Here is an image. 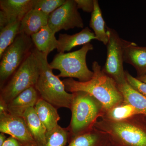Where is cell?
Here are the masks:
<instances>
[{
	"label": "cell",
	"mask_w": 146,
	"mask_h": 146,
	"mask_svg": "<svg viewBox=\"0 0 146 146\" xmlns=\"http://www.w3.org/2000/svg\"><path fill=\"white\" fill-rule=\"evenodd\" d=\"M7 138L5 134L3 133H0V146L3 145V144L5 143Z\"/></svg>",
	"instance_id": "31"
},
{
	"label": "cell",
	"mask_w": 146,
	"mask_h": 146,
	"mask_svg": "<svg viewBox=\"0 0 146 146\" xmlns=\"http://www.w3.org/2000/svg\"><path fill=\"white\" fill-rule=\"evenodd\" d=\"M75 0L65 3L49 16L48 26L54 33L61 30L83 28L84 24Z\"/></svg>",
	"instance_id": "9"
},
{
	"label": "cell",
	"mask_w": 146,
	"mask_h": 146,
	"mask_svg": "<svg viewBox=\"0 0 146 146\" xmlns=\"http://www.w3.org/2000/svg\"><path fill=\"white\" fill-rule=\"evenodd\" d=\"M40 98L39 93L35 86L30 87L7 104L8 113L13 116L23 117L28 109L35 107Z\"/></svg>",
	"instance_id": "12"
},
{
	"label": "cell",
	"mask_w": 146,
	"mask_h": 146,
	"mask_svg": "<svg viewBox=\"0 0 146 146\" xmlns=\"http://www.w3.org/2000/svg\"><path fill=\"white\" fill-rule=\"evenodd\" d=\"M94 9L91 13L89 27L94 31L96 39L107 45L108 37L106 31V26L104 21L98 1L94 0Z\"/></svg>",
	"instance_id": "21"
},
{
	"label": "cell",
	"mask_w": 146,
	"mask_h": 146,
	"mask_svg": "<svg viewBox=\"0 0 146 146\" xmlns=\"http://www.w3.org/2000/svg\"><path fill=\"white\" fill-rule=\"evenodd\" d=\"M69 137L70 133L67 128L58 125L46 131L45 146H66L69 143Z\"/></svg>",
	"instance_id": "24"
},
{
	"label": "cell",
	"mask_w": 146,
	"mask_h": 146,
	"mask_svg": "<svg viewBox=\"0 0 146 146\" xmlns=\"http://www.w3.org/2000/svg\"><path fill=\"white\" fill-rule=\"evenodd\" d=\"M0 132L12 136L23 146H37L22 117L8 112L0 114Z\"/></svg>",
	"instance_id": "10"
},
{
	"label": "cell",
	"mask_w": 146,
	"mask_h": 146,
	"mask_svg": "<svg viewBox=\"0 0 146 146\" xmlns=\"http://www.w3.org/2000/svg\"><path fill=\"white\" fill-rule=\"evenodd\" d=\"M55 35L48 25L31 37L35 48L40 52L48 55L54 49H57L58 46V41Z\"/></svg>",
	"instance_id": "19"
},
{
	"label": "cell",
	"mask_w": 146,
	"mask_h": 146,
	"mask_svg": "<svg viewBox=\"0 0 146 146\" xmlns=\"http://www.w3.org/2000/svg\"><path fill=\"white\" fill-rule=\"evenodd\" d=\"M118 86L123 97L124 102L131 105L140 115L146 117V97L133 89L127 82Z\"/></svg>",
	"instance_id": "20"
},
{
	"label": "cell",
	"mask_w": 146,
	"mask_h": 146,
	"mask_svg": "<svg viewBox=\"0 0 146 146\" xmlns=\"http://www.w3.org/2000/svg\"><path fill=\"white\" fill-rule=\"evenodd\" d=\"M21 21L11 23L0 30V58L5 50L14 42L19 34Z\"/></svg>",
	"instance_id": "23"
},
{
	"label": "cell",
	"mask_w": 146,
	"mask_h": 146,
	"mask_svg": "<svg viewBox=\"0 0 146 146\" xmlns=\"http://www.w3.org/2000/svg\"><path fill=\"white\" fill-rule=\"evenodd\" d=\"M33 0H1L0 8L9 24L21 21L33 7Z\"/></svg>",
	"instance_id": "13"
},
{
	"label": "cell",
	"mask_w": 146,
	"mask_h": 146,
	"mask_svg": "<svg viewBox=\"0 0 146 146\" xmlns=\"http://www.w3.org/2000/svg\"><path fill=\"white\" fill-rule=\"evenodd\" d=\"M7 104L2 99L0 98V114L7 113Z\"/></svg>",
	"instance_id": "30"
},
{
	"label": "cell",
	"mask_w": 146,
	"mask_h": 146,
	"mask_svg": "<svg viewBox=\"0 0 146 146\" xmlns=\"http://www.w3.org/2000/svg\"><path fill=\"white\" fill-rule=\"evenodd\" d=\"M143 115L114 121L101 118L94 125L107 133L115 146H146V121Z\"/></svg>",
	"instance_id": "2"
},
{
	"label": "cell",
	"mask_w": 146,
	"mask_h": 146,
	"mask_svg": "<svg viewBox=\"0 0 146 146\" xmlns=\"http://www.w3.org/2000/svg\"><path fill=\"white\" fill-rule=\"evenodd\" d=\"M136 78L138 79L140 81L146 83V74L140 76H137Z\"/></svg>",
	"instance_id": "32"
},
{
	"label": "cell",
	"mask_w": 146,
	"mask_h": 146,
	"mask_svg": "<svg viewBox=\"0 0 146 146\" xmlns=\"http://www.w3.org/2000/svg\"><path fill=\"white\" fill-rule=\"evenodd\" d=\"M92 68L94 75L89 81L80 82L72 78L62 80L66 91L71 93L83 91L90 94L102 104L104 112L123 102V97L118 84L105 74L98 63L94 61Z\"/></svg>",
	"instance_id": "1"
},
{
	"label": "cell",
	"mask_w": 146,
	"mask_h": 146,
	"mask_svg": "<svg viewBox=\"0 0 146 146\" xmlns=\"http://www.w3.org/2000/svg\"><path fill=\"white\" fill-rule=\"evenodd\" d=\"M113 144L107 133L94 127L88 132L76 136L67 146H112Z\"/></svg>",
	"instance_id": "15"
},
{
	"label": "cell",
	"mask_w": 146,
	"mask_h": 146,
	"mask_svg": "<svg viewBox=\"0 0 146 146\" xmlns=\"http://www.w3.org/2000/svg\"><path fill=\"white\" fill-rule=\"evenodd\" d=\"M94 46L89 43L83 45L80 49L69 53H58L49 63L52 70H57L60 73L58 77L76 78L80 82L91 80L94 76L93 71L88 68L86 55Z\"/></svg>",
	"instance_id": "5"
},
{
	"label": "cell",
	"mask_w": 146,
	"mask_h": 146,
	"mask_svg": "<svg viewBox=\"0 0 146 146\" xmlns=\"http://www.w3.org/2000/svg\"><path fill=\"white\" fill-rule=\"evenodd\" d=\"M112 146H114V145H112Z\"/></svg>",
	"instance_id": "33"
},
{
	"label": "cell",
	"mask_w": 146,
	"mask_h": 146,
	"mask_svg": "<svg viewBox=\"0 0 146 146\" xmlns=\"http://www.w3.org/2000/svg\"><path fill=\"white\" fill-rule=\"evenodd\" d=\"M2 146H23L15 138L10 136L7 138Z\"/></svg>",
	"instance_id": "28"
},
{
	"label": "cell",
	"mask_w": 146,
	"mask_h": 146,
	"mask_svg": "<svg viewBox=\"0 0 146 146\" xmlns=\"http://www.w3.org/2000/svg\"><path fill=\"white\" fill-rule=\"evenodd\" d=\"M9 24L7 18L2 11H0V30L1 29Z\"/></svg>",
	"instance_id": "29"
},
{
	"label": "cell",
	"mask_w": 146,
	"mask_h": 146,
	"mask_svg": "<svg viewBox=\"0 0 146 146\" xmlns=\"http://www.w3.org/2000/svg\"><path fill=\"white\" fill-rule=\"evenodd\" d=\"M125 77L127 83L134 90L146 97V83L140 81L125 71Z\"/></svg>",
	"instance_id": "26"
},
{
	"label": "cell",
	"mask_w": 146,
	"mask_h": 146,
	"mask_svg": "<svg viewBox=\"0 0 146 146\" xmlns=\"http://www.w3.org/2000/svg\"><path fill=\"white\" fill-rule=\"evenodd\" d=\"M139 115L140 114L135 108L131 105L123 102L105 112L101 118L119 121L126 119L135 115Z\"/></svg>",
	"instance_id": "22"
},
{
	"label": "cell",
	"mask_w": 146,
	"mask_h": 146,
	"mask_svg": "<svg viewBox=\"0 0 146 146\" xmlns=\"http://www.w3.org/2000/svg\"><path fill=\"white\" fill-rule=\"evenodd\" d=\"M49 16L40 11L32 9L21 21L19 33H25L31 36L38 32L48 25Z\"/></svg>",
	"instance_id": "16"
},
{
	"label": "cell",
	"mask_w": 146,
	"mask_h": 146,
	"mask_svg": "<svg viewBox=\"0 0 146 146\" xmlns=\"http://www.w3.org/2000/svg\"><path fill=\"white\" fill-rule=\"evenodd\" d=\"M73 94L70 109L72 118L67 127L70 133L69 143L76 136L91 130L104 113L102 104L90 94L83 91Z\"/></svg>",
	"instance_id": "4"
},
{
	"label": "cell",
	"mask_w": 146,
	"mask_h": 146,
	"mask_svg": "<svg viewBox=\"0 0 146 146\" xmlns=\"http://www.w3.org/2000/svg\"><path fill=\"white\" fill-rule=\"evenodd\" d=\"M108 37L107 58L102 69L105 74L113 79L118 85L127 82L124 70L123 39L113 29L106 26Z\"/></svg>",
	"instance_id": "8"
},
{
	"label": "cell",
	"mask_w": 146,
	"mask_h": 146,
	"mask_svg": "<svg viewBox=\"0 0 146 146\" xmlns=\"http://www.w3.org/2000/svg\"><path fill=\"white\" fill-rule=\"evenodd\" d=\"M32 51L40 64V74L35 87L40 98L57 109L61 108L70 109L74 94L68 93L63 81L54 74L47 59L48 55L40 52L35 47Z\"/></svg>",
	"instance_id": "3"
},
{
	"label": "cell",
	"mask_w": 146,
	"mask_h": 146,
	"mask_svg": "<svg viewBox=\"0 0 146 146\" xmlns=\"http://www.w3.org/2000/svg\"><path fill=\"white\" fill-rule=\"evenodd\" d=\"M66 0H33L32 9H37L49 16L63 5Z\"/></svg>",
	"instance_id": "25"
},
{
	"label": "cell",
	"mask_w": 146,
	"mask_h": 146,
	"mask_svg": "<svg viewBox=\"0 0 146 146\" xmlns=\"http://www.w3.org/2000/svg\"><path fill=\"white\" fill-rule=\"evenodd\" d=\"M34 108L47 131L52 130L58 125L60 117L56 108L40 98Z\"/></svg>",
	"instance_id": "18"
},
{
	"label": "cell",
	"mask_w": 146,
	"mask_h": 146,
	"mask_svg": "<svg viewBox=\"0 0 146 146\" xmlns=\"http://www.w3.org/2000/svg\"><path fill=\"white\" fill-rule=\"evenodd\" d=\"M78 9L84 12L92 13L94 9V0H75Z\"/></svg>",
	"instance_id": "27"
},
{
	"label": "cell",
	"mask_w": 146,
	"mask_h": 146,
	"mask_svg": "<svg viewBox=\"0 0 146 146\" xmlns=\"http://www.w3.org/2000/svg\"><path fill=\"white\" fill-rule=\"evenodd\" d=\"M33 45L30 36L21 33L5 51L0 63L1 89L31 52Z\"/></svg>",
	"instance_id": "7"
},
{
	"label": "cell",
	"mask_w": 146,
	"mask_h": 146,
	"mask_svg": "<svg viewBox=\"0 0 146 146\" xmlns=\"http://www.w3.org/2000/svg\"><path fill=\"white\" fill-rule=\"evenodd\" d=\"M39 60L31 51L28 56L1 89L0 98L8 104L19 94L35 86L40 74Z\"/></svg>",
	"instance_id": "6"
},
{
	"label": "cell",
	"mask_w": 146,
	"mask_h": 146,
	"mask_svg": "<svg viewBox=\"0 0 146 146\" xmlns=\"http://www.w3.org/2000/svg\"><path fill=\"white\" fill-rule=\"evenodd\" d=\"M93 39H96L95 34L88 27L75 34H59L58 41L57 50L58 53L70 51L77 46L84 45L90 43Z\"/></svg>",
	"instance_id": "14"
},
{
	"label": "cell",
	"mask_w": 146,
	"mask_h": 146,
	"mask_svg": "<svg viewBox=\"0 0 146 146\" xmlns=\"http://www.w3.org/2000/svg\"><path fill=\"white\" fill-rule=\"evenodd\" d=\"M124 62L135 68L137 76L146 74V46H139L136 43L123 39Z\"/></svg>",
	"instance_id": "11"
},
{
	"label": "cell",
	"mask_w": 146,
	"mask_h": 146,
	"mask_svg": "<svg viewBox=\"0 0 146 146\" xmlns=\"http://www.w3.org/2000/svg\"><path fill=\"white\" fill-rule=\"evenodd\" d=\"M23 117L37 146H45L47 130L39 119L34 107L28 109Z\"/></svg>",
	"instance_id": "17"
}]
</instances>
